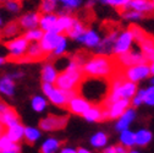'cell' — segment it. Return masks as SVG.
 <instances>
[{
	"mask_svg": "<svg viewBox=\"0 0 154 153\" xmlns=\"http://www.w3.org/2000/svg\"><path fill=\"white\" fill-rule=\"evenodd\" d=\"M73 20H75V18L71 17L70 15H60V16H57L56 25H55V28H54L53 32H56V33H59V34L66 33L67 30L72 26Z\"/></svg>",
	"mask_w": 154,
	"mask_h": 153,
	"instance_id": "obj_22",
	"label": "cell"
},
{
	"mask_svg": "<svg viewBox=\"0 0 154 153\" xmlns=\"http://www.w3.org/2000/svg\"><path fill=\"white\" fill-rule=\"evenodd\" d=\"M127 148L119 145H108L100 149V153H126Z\"/></svg>",
	"mask_w": 154,
	"mask_h": 153,
	"instance_id": "obj_32",
	"label": "cell"
},
{
	"mask_svg": "<svg viewBox=\"0 0 154 153\" xmlns=\"http://www.w3.org/2000/svg\"><path fill=\"white\" fill-rule=\"evenodd\" d=\"M6 2H9V0H0V3H6Z\"/></svg>",
	"mask_w": 154,
	"mask_h": 153,
	"instance_id": "obj_49",
	"label": "cell"
},
{
	"mask_svg": "<svg viewBox=\"0 0 154 153\" xmlns=\"http://www.w3.org/2000/svg\"><path fill=\"white\" fill-rule=\"evenodd\" d=\"M56 20L57 16L54 14H44L41 15V20H39V25L42 31L48 32V31H54L55 25H56Z\"/></svg>",
	"mask_w": 154,
	"mask_h": 153,
	"instance_id": "obj_25",
	"label": "cell"
},
{
	"mask_svg": "<svg viewBox=\"0 0 154 153\" xmlns=\"http://www.w3.org/2000/svg\"><path fill=\"white\" fill-rule=\"evenodd\" d=\"M5 132H6V127H5V126H4L2 123H0V137H2Z\"/></svg>",
	"mask_w": 154,
	"mask_h": 153,
	"instance_id": "obj_45",
	"label": "cell"
},
{
	"mask_svg": "<svg viewBox=\"0 0 154 153\" xmlns=\"http://www.w3.org/2000/svg\"><path fill=\"white\" fill-rule=\"evenodd\" d=\"M0 153H21V146L18 145V143H15L11 148L5 149V151H2Z\"/></svg>",
	"mask_w": 154,
	"mask_h": 153,
	"instance_id": "obj_42",
	"label": "cell"
},
{
	"mask_svg": "<svg viewBox=\"0 0 154 153\" xmlns=\"http://www.w3.org/2000/svg\"><path fill=\"white\" fill-rule=\"evenodd\" d=\"M39 20H41V14L29 12V14L23 15L18 20V26H20V28H23V30L37 28V26L39 25Z\"/></svg>",
	"mask_w": 154,
	"mask_h": 153,
	"instance_id": "obj_16",
	"label": "cell"
},
{
	"mask_svg": "<svg viewBox=\"0 0 154 153\" xmlns=\"http://www.w3.org/2000/svg\"><path fill=\"white\" fill-rule=\"evenodd\" d=\"M108 143H109V136L104 131H97L89 139V145L94 149H102L105 146H108Z\"/></svg>",
	"mask_w": 154,
	"mask_h": 153,
	"instance_id": "obj_18",
	"label": "cell"
},
{
	"mask_svg": "<svg viewBox=\"0 0 154 153\" xmlns=\"http://www.w3.org/2000/svg\"><path fill=\"white\" fill-rule=\"evenodd\" d=\"M122 70L114 56L106 55V54H97L89 56V59L83 64L81 71L83 77L87 79H104L108 80L109 77Z\"/></svg>",
	"mask_w": 154,
	"mask_h": 153,
	"instance_id": "obj_1",
	"label": "cell"
},
{
	"mask_svg": "<svg viewBox=\"0 0 154 153\" xmlns=\"http://www.w3.org/2000/svg\"><path fill=\"white\" fill-rule=\"evenodd\" d=\"M153 140V133L148 129H140L134 132V142L137 147H147Z\"/></svg>",
	"mask_w": 154,
	"mask_h": 153,
	"instance_id": "obj_21",
	"label": "cell"
},
{
	"mask_svg": "<svg viewBox=\"0 0 154 153\" xmlns=\"http://www.w3.org/2000/svg\"><path fill=\"white\" fill-rule=\"evenodd\" d=\"M0 26H2V17H0Z\"/></svg>",
	"mask_w": 154,
	"mask_h": 153,
	"instance_id": "obj_52",
	"label": "cell"
},
{
	"mask_svg": "<svg viewBox=\"0 0 154 153\" xmlns=\"http://www.w3.org/2000/svg\"><path fill=\"white\" fill-rule=\"evenodd\" d=\"M125 10H133L141 12L142 15H146L148 12H153L154 6L149 0H130V3L125 8Z\"/></svg>",
	"mask_w": 154,
	"mask_h": 153,
	"instance_id": "obj_14",
	"label": "cell"
},
{
	"mask_svg": "<svg viewBox=\"0 0 154 153\" xmlns=\"http://www.w3.org/2000/svg\"><path fill=\"white\" fill-rule=\"evenodd\" d=\"M4 61H5V58H3V56H0V65L4 64Z\"/></svg>",
	"mask_w": 154,
	"mask_h": 153,
	"instance_id": "obj_48",
	"label": "cell"
},
{
	"mask_svg": "<svg viewBox=\"0 0 154 153\" xmlns=\"http://www.w3.org/2000/svg\"><path fill=\"white\" fill-rule=\"evenodd\" d=\"M0 93L8 95V97H12L15 93V82H14V79H11L9 75L4 76L0 80Z\"/></svg>",
	"mask_w": 154,
	"mask_h": 153,
	"instance_id": "obj_26",
	"label": "cell"
},
{
	"mask_svg": "<svg viewBox=\"0 0 154 153\" xmlns=\"http://www.w3.org/2000/svg\"><path fill=\"white\" fill-rule=\"evenodd\" d=\"M132 41H133V38H132V36L128 31L122 32L116 38V41H115V43H114V47H112L114 55H119V54L128 52L132 47Z\"/></svg>",
	"mask_w": 154,
	"mask_h": 153,
	"instance_id": "obj_11",
	"label": "cell"
},
{
	"mask_svg": "<svg viewBox=\"0 0 154 153\" xmlns=\"http://www.w3.org/2000/svg\"><path fill=\"white\" fill-rule=\"evenodd\" d=\"M63 146V142L56 137H49L43 141L39 147V153H57Z\"/></svg>",
	"mask_w": 154,
	"mask_h": 153,
	"instance_id": "obj_19",
	"label": "cell"
},
{
	"mask_svg": "<svg viewBox=\"0 0 154 153\" xmlns=\"http://www.w3.org/2000/svg\"><path fill=\"white\" fill-rule=\"evenodd\" d=\"M28 41L25 37H18L16 39H12L10 42L6 43V48L10 52V56L9 60L11 61H17L21 56L26 53L27 48H28Z\"/></svg>",
	"mask_w": 154,
	"mask_h": 153,
	"instance_id": "obj_8",
	"label": "cell"
},
{
	"mask_svg": "<svg viewBox=\"0 0 154 153\" xmlns=\"http://www.w3.org/2000/svg\"><path fill=\"white\" fill-rule=\"evenodd\" d=\"M149 2H150V3L153 4V6H154V0H149Z\"/></svg>",
	"mask_w": 154,
	"mask_h": 153,
	"instance_id": "obj_50",
	"label": "cell"
},
{
	"mask_svg": "<svg viewBox=\"0 0 154 153\" xmlns=\"http://www.w3.org/2000/svg\"><path fill=\"white\" fill-rule=\"evenodd\" d=\"M0 123H2L5 127L14 125L16 123H20V118H18L17 111L12 107H8L6 110L0 113Z\"/></svg>",
	"mask_w": 154,
	"mask_h": 153,
	"instance_id": "obj_20",
	"label": "cell"
},
{
	"mask_svg": "<svg viewBox=\"0 0 154 153\" xmlns=\"http://www.w3.org/2000/svg\"><path fill=\"white\" fill-rule=\"evenodd\" d=\"M5 6H6V9H8L9 11H11V12H17L18 10H20V8H21V4H20V2H18V0H9V2L5 3Z\"/></svg>",
	"mask_w": 154,
	"mask_h": 153,
	"instance_id": "obj_40",
	"label": "cell"
},
{
	"mask_svg": "<svg viewBox=\"0 0 154 153\" xmlns=\"http://www.w3.org/2000/svg\"><path fill=\"white\" fill-rule=\"evenodd\" d=\"M59 153H77V148L71 146H61Z\"/></svg>",
	"mask_w": 154,
	"mask_h": 153,
	"instance_id": "obj_43",
	"label": "cell"
},
{
	"mask_svg": "<svg viewBox=\"0 0 154 153\" xmlns=\"http://www.w3.org/2000/svg\"><path fill=\"white\" fill-rule=\"evenodd\" d=\"M119 143L121 146H124L127 149H131L136 146V142H134V132L131 131L130 129L122 130L120 131V135H119Z\"/></svg>",
	"mask_w": 154,
	"mask_h": 153,
	"instance_id": "obj_24",
	"label": "cell"
},
{
	"mask_svg": "<svg viewBox=\"0 0 154 153\" xmlns=\"http://www.w3.org/2000/svg\"><path fill=\"white\" fill-rule=\"evenodd\" d=\"M83 79L85 77L81 70H64L63 72L57 73L54 83L57 88L64 91H70V89L79 91Z\"/></svg>",
	"mask_w": 154,
	"mask_h": 153,
	"instance_id": "obj_2",
	"label": "cell"
},
{
	"mask_svg": "<svg viewBox=\"0 0 154 153\" xmlns=\"http://www.w3.org/2000/svg\"><path fill=\"white\" fill-rule=\"evenodd\" d=\"M32 108L34 111L41 113L47 108V101L41 95H35V97L32 98Z\"/></svg>",
	"mask_w": 154,
	"mask_h": 153,
	"instance_id": "obj_31",
	"label": "cell"
},
{
	"mask_svg": "<svg viewBox=\"0 0 154 153\" xmlns=\"http://www.w3.org/2000/svg\"><path fill=\"white\" fill-rule=\"evenodd\" d=\"M103 2H105L106 4H109V5L114 6V8H116L121 12L122 10H125L127 4L130 3V0H103Z\"/></svg>",
	"mask_w": 154,
	"mask_h": 153,
	"instance_id": "obj_36",
	"label": "cell"
},
{
	"mask_svg": "<svg viewBox=\"0 0 154 153\" xmlns=\"http://www.w3.org/2000/svg\"><path fill=\"white\" fill-rule=\"evenodd\" d=\"M67 121H69L67 115H54V114H50V115L45 117L39 121V129L45 132L59 131L66 127Z\"/></svg>",
	"mask_w": 154,
	"mask_h": 153,
	"instance_id": "obj_5",
	"label": "cell"
},
{
	"mask_svg": "<svg viewBox=\"0 0 154 153\" xmlns=\"http://www.w3.org/2000/svg\"><path fill=\"white\" fill-rule=\"evenodd\" d=\"M134 119H136V110L130 107L120 118L116 119V123H115V130L120 132L122 130L128 129L130 125L134 121Z\"/></svg>",
	"mask_w": 154,
	"mask_h": 153,
	"instance_id": "obj_13",
	"label": "cell"
},
{
	"mask_svg": "<svg viewBox=\"0 0 154 153\" xmlns=\"http://www.w3.org/2000/svg\"><path fill=\"white\" fill-rule=\"evenodd\" d=\"M115 60H116L118 65L124 70L127 69L130 66H134V65H141V64H148V61L144 59V56L141 54L140 50H133L130 49L126 53L119 54V55H114Z\"/></svg>",
	"mask_w": 154,
	"mask_h": 153,
	"instance_id": "obj_4",
	"label": "cell"
},
{
	"mask_svg": "<svg viewBox=\"0 0 154 153\" xmlns=\"http://www.w3.org/2000/svg\"><path fill=\"white\" fill-rule=\"evenodd\" d=\"M42 89H43V93L47 95V98L54 105H57L60 108H66L69 99H67L66 94H65V91L55 87L51 83H45V82H43Z\"/></svg>",
	"mask_w": 154,
	"mask_h": 153,
	"instance_id": "obj_6",
	"label": "cell"
},
{
	"mask_svg": "<svg viewBox=\"0 0 154 153\" xmlns=\"http://www.w3.org/2000/svg\"><path fill=\"white\" fill-rule=\"evenodd\" d=\"M124 75L126 80L134 82L147 77L150 75V69L148 64H141V65H134V66H130L127 69H124Z\"/></svg>",
	"mask_w": 154,
	"mask_h": 153,
	"instance_id": "obj_9",
	"label": "cell"
},
{
	"mask_svg": "<svg viewBox=\"0 0 154 153\" xmlns=\"http://www.w3.org/2000/svg\"><path fill=\"white\" fill-rule=\"evenodd\" d=\"M143 94H144V89H140L134 93V95L131 98V105L132 107H140L143 103Z\"/></svg>",
	"mask_w": 154,
	"mask_h": 153,
	"instance_id": "obj_38",
	"label": "cell"
},
{
	"mask_svg": "<svg viewBox=\"0 0 154 153\" xmlns=\"http://www.w3.org/2000/svg\"><path fill=\"white\" fill-rule=\"evenodd\" d=\"M149 69H150V75H154V59H153V61H152Z\"/></svg>",
	"mask_w": 154,
	"mask_h": 153,
	"instance_id": "obj_47",
	"label": "cell"
},
{
	"mask_svg": "<svg viewBox=\"0 0 154 153\" xmlns=\"http://www.w3.org/2000/svg\"><path fill=\"white\" fill-rule=\"evenodd\" d=\"M56 76H57V72H56L54 65L47 64L43 67V70H42V80H43V82L54 85V82L56 80Z\"/></svg>",
	"mask_w": 154,
	"mask_h": 153,
	"instance_id": "obj_27",
	"label": "cell"
},
{
	"mask_svg": "<svg viewBox=\"0 0 154 153\" xmlns=\"http://www.w3.org/2000/svg\"><path fill=\"white\" fill-rule=\"evenodd\" d=\"M92 105V103L89 101H87L86 98H83L82 95H76V97H73L72 99L69 101L67 105H66V109L75 114V115H83V114L89 109V107Z\"/></svg>",
	"mask_w": 154,
	"mask_h": 153,
	"instance_id": "obj_10",
	"label": "cell"
},
{
	"mask_svg": "<svg viewBox=\"0 0 154 153\" xmlns=\"http://www.w3.org/2000/svg\"><path fill=\"white\" fill-rule=\"evenodd\" d=\"M122 16L126 18V20H138L143 15L141 12L133 11V10H125V12L122 14Z\"/></svg>",
	"mask_w": 154,
	"mask_h": 153,
	"instance_id": "obj_41",
	"label": "cell"
},
{
	"mask_svg": "<svg viewBox=\"0 0 154 153\" xmlns=\"http://www.w3.org/2000/svg\"><path fill=\"white\" fill-rule=\"evenodd\" d=\"M49 54L45 53L39 42H33L32 44L28 45L26 53L21 56L20 59H18L16 63H32V61H41V60H44L47 59V56Z\"/></svg>",
	"mask_w": 154,
	"mask_h": 153,
	"instance_id": "obj_7",
	"label": "cell"
},
{
	"mask_svg": "<svg viewBox=\"0 0 154 153\" xmlns=\"http://www.w3.org/2000/svg\"><path fill=\"white\" fill-rule=\"evenodd\" d=\"M18 30H20V26H18V23L17 22H11V23H9L3 30V36L4 37H12V36H15L18 32Z\"/></svg>",
	"mask_w": 154,
	"mask_h": 153,
	"instance_id": "obj_35",
	"label": "cell"
},
{
	"mask_svg": "<svg viewBox=\"0 0 154 153\" xmlns=\"http://www.w3.org/2000/svg\"><path fill=\"white\" fill-rule=\"evenodd\" d=\"M56 3H57V0H42V5H41L42 12L51 14L56 8Z\"/></svg>",
	"mask_w": 154,
	"mask_h": 153,
	"instance_id": "obj_33",
	"label": "cell"
},
{
	"mask_svg": "<svg viewBox=\"0 0 154 153\" xmlns=\"http://www.w3.org/2000/svg\"><path fill=\"white\" fill-rule=\"evenodd\" d=\"M126 153H142V152H141V151H138V149L131 148V149H127V151H126Z\"/></svg>",
	"mask_w": 154,
	"mask_h": 153,
	"instance_id": "obj_46",
	"label": "cell"
},
{
	"mask_svg": "<svg viewBox=\"0 0 154 153\" xmlns=\"http://www.w3.org/2000/svg\"><path fill=\"white\" fill-rule=\"evenodd\" d=\"M60 37H61V34L56 33V32H53V31L45 32L43 34V37H42V39L39 41V44H41L42 49L45 53L50 54V52H53L55 49L57 42H59V39H60Z\"/></svg>",
	"mask_w": 154,
	"mask_h": 153,
	"instance_id": "obj_12",
	"label": "cell"
},
{
	"mask_svg": "<svg viewBox=\"0 0 154 153\" xmlns=\"http://www.w3.org/2000/svg\"><path fill=\"white\" fill-rule=\"evenodd\" d=\"M57 2L63 3V5L65 6V9L70 10V9H76V8H79L80 4L82 3V0H57Z\"/></svg>",
	"mask_w": 154,
	"mask_h": 153,
	"instance_id": "obj_39",
	"label": "cell"
},
{
	"mask_svg": "<svg viewBox=\"0 0 154 153\" xmlns=\"http://www.w3.org/2000/svg\"><path fill=\"white\" fill-rule=\"evenodd\" d=\"M77 41H80L81 43H83L85 45H87L89 48H93V47H97L99 44L100 38L95 32L88 30V31H85L81 37L77 38Z\"/></svg>",
	"mask_w": 154,
	"mask_h": 153,
	"instance_id": "obj_23",
	"label": "cell"
},
{
	"mask_svg": "<svg viewBox=\"0 0 154 153\" xmlns=\"http://www.w3.org/2000/svg\"><path fill=\"white\" fill-rule=\"evenodd\" d=\"M42 133L39 129H35V127H25V132H23V139L26 140V142L28 145H34L38 140L41 139Z\"/></svg>",
	"mask_w": 154,
	"mask_h": 153,
	"instance_id": "obj_28",
	"label": "cell"
},
{
	"mask_svg": "<svg viewBox=\"0 0 154 153\" xmlns=\"http://www.w3.org/2000/svg\"><path fill=\"white\" fill-rule=\"evenodd\" d=\"M44 32L39 28H32V30H28L26 33H25V38L28 41V42H39L42 39Z\"/></svg>",
	"mask_w": 154,
	"mask_h": 153,
	"instance_id": "obj_30",
	"label": "cell"
},
{
	"mask_svg": "<svg viewBox=\"0 0 154 153\" xmlns=\"http://www.w3.org/2000/svg\"><path fill=\"white\" fill-rule=\"evenodd\" d=\"M143 103H146L147 105H150V107L154 105V86H150L144 91Z\"/></svg>",
	"mask_w": 154,
	"mask_h": 153,
	"instance_id": "obj_34",
	"label": "cell"
},
{
	"mask_svg": "<svg viewBox=\"0 0 154 153\" xmlns=\"http://www.w3.org/2000/svg\"><path fill=\"white\" fill-rule=\"evenodd\" d=\"M83 119L89 123H100L104 121V111L100 104H92L89 109L83 114Z\"/></svg>",
	"mask_w": 154,
	"mask_h": 153,
	"instance_id": "obj_15",
	"label": "cell"
},
{
	"mask_svg": "<svg viewBox=\"0 0 154 153\" xmlns=\"http://www.w3.org/2000/svg\"><path fill=\"white\" fill-rule=\"evenodd\" d=\"M65 49H66V38H65V36L61 34L59 42H57V44H56V47L53 52H54L55 55H61V54H64Z\"/></svg>",
	"mask_w": 154,
	"mask_h": 153,
	"instance_id": "obj_37",
	"label": "cell"
},
{
	"mask_svg": "<svg viewBox=\"0 0 154 153\" xmlns=\"http://www.w3.org/2000/svg\"><path fill=\"white\" fill-rule=\"evenodd\" d=\"M23 132H25V126L20 123H16L14 125H10L6 127V136L12 141V142H20L23 139Z\"/></svg>",
	"mask_w": 154,
	"mask_h": 153,
	"instance_id": "obj_17",
	"label": "cell"
},
{
	"mask_svg": "<svg viewBox=\"0 0 154 153\" xmlns=\"http://www.w3.org/2000/svg\"><path fill=\"white\" fill-rule=\"evenodd\" d=\"M152 82H153V86H154V77L152 79Z\"/></svg>",
	"mask_w": 154,
	"mask_h": 153,
	"instance_id": "obj_51",
	"label": "cell"
},
{
	"mask_svg": "<svg viewBox=\"0 0 154 153\" xmlns=\"http://www.w3.org/2000/svg\"><path fill=\"white\" fill-rule=\"evenodd\" d=\"M86 30H85V26H83V23L82 22H80L77 18H75L73 20V23H72V26L67 30V32L65 33L66 36H69L70 38H73V39H77L79 37H81L82 34H83V32H85Z\"/></svg>",
	"mask_w": 154,
	"mask_h": 153,
	"instance_id": "obj_29",
	"label": "cell"
},
{
	"mask_svg": "<svg viewBox=\"0 0 154 153\" xmlns=\"http://www.w3.org/2000/svg\"><path fill=\"white\" fill-rule=\"evenodd\" d=\"M77 153H93V152L86 147H79L77 148Z\"/></svg>",
	"mask_w": 154,
	"mask_h": 153,
	"instance_id": "obj_44",
	"label": "cell"
},
{
	"mask_svg": "<svg viewBox=\"0 0 154 153\" xmlns=\"http://www.w3.org/2000/svg\"><path fill=\"white\" fill-rule=\"evenodd\" d=\"M103 107L104 111V120H115L120 118L122 114L131 107V101L130 99H118L110 104H100Z\"/></svg>",
	"mask_w": 154,
	"mask_h": 153,
	"instance_id": "obj_3",
	"label": "cell"
}]
</instances>
